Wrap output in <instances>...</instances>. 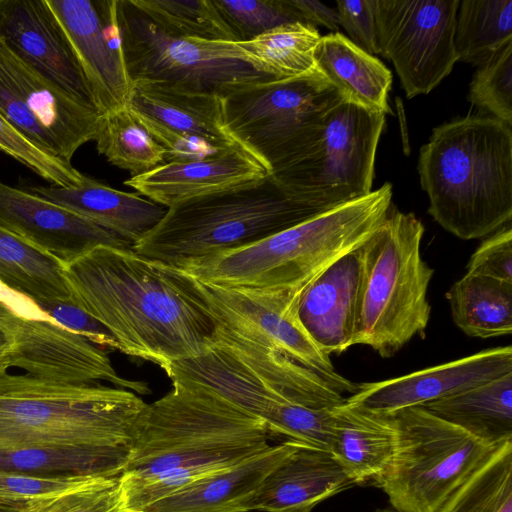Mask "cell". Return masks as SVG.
<instances>
[{"label":"cell","instance_id":"obj_34","mask_svg":"<svg viewBox=\"0 0 512 512\" xmlns=\"http://www.w3.org/2000/svg\"><path fill=\"white\" fill-rule=\"evenodd\" d=\"M94 141L99 154L112 165L128 171L131 177L165 163V149L127 106L100 115Z\"/></svg>","mask_w":512,"mask_h":512},{"label":"cell","instance_id":"obj_43","mask_svg":"<svg viewBox=\"0 0 512 512\" xmlns=\"http://www.w3.org/2000/svg\"><path fill=\"white\" fill-rule=\"evenodd\" d=\"M467 273L512 283V228L510 222L487 238L471 255Z\"/></svg>","mask_w":512,"mask_h":512},{"label":"cell","instance_id":"obj_47","mask_svg":"<svg viewBox=\"0 0 512 512\" xmlns=\"http://www.w3.org/2000/svg\"><path fill=\"white\" fill-rule=\"evenodd\" d=\"M30 501L0 499V512H29Z\"/></svg>","mask_w":512,"mask_h":512},{"label":"cell","instance_id":"obj_19","mask_svg":"<svg viewBox=\"0 0 512 512\" xmlns=\"http://www.w3.org/2000/svg\"><path fill=\"white\" fill-rule=\"evenodd\" d=\"M0 227L66 263L103 244L132 249L110 231L22 188L0 181Z\"/></svg>","mask_w":512,"mask_h":512},{"label":"cell","instance_id":"obj_48","mask_svg":"<svg viewBox=\"0 0 512 512\" xmlns=\"http://www.w3.org/2000/svg\"><path fill=\"white\" fill-rule=\"evenodd\" d=\"M11 334L0 324V351L12 344Z\"/></svg>","mask_w":512,"mask_h":512},{"label":"cell","instance_id":"obj_22","mask_svg":"<svg viewBox=\"0 0 512 512\" xmlns=\"http://www.w3.org/2000/svg\"><path fill=\"white\" fill-rule=\"evenodd\" d=\"M353 486L330 452L298 443L264 478L243 512H311Z\"/></svg>","mask_w":512,"mask_h":512},{"label":"cell","instance_id":"obj_4","mask_svg":"<svg viewBox=\"0 0 512 512\" xmlns=\"http://www.w3.org/2000/svg\"><path fill=\"white\" fill-rule=\"evenodd\" d=\"M417 168L429 214L458 238H482L511 221L512 131L505 122L467 115L437 126Z\"/></svg>","mask_w":512,"mask_h":512},{"label":"cell","instance_id":"obj_44","mask_svg":"<svg viewBox=\"0 0 512 512\" xmlns=\"http://www.w3.org/2000/svg\"><path fill=\"white\" fill-rule=\"evenodd\" d=\"M340 26L349 39L367 53L379 54L375 18V0H337Z\"/></svg>","mask_w":512,"mask_h":512},{"label":"cell","instance_id":"obj_20","mask_svg":"<svg viewBox=\"0 0 512 512\" xmlns=\"http://www.w3.org/2000/svg\"><path fill=\"white\" fill-rule=\"evenodd\" d=\"M269 175L266 167L238 143L195 160L170 161L124 184L165 208L247 186Z\"/></svg>","mask_w":512,"mask_h":512},{"label":"cell","instance_id":"obj_31","mask_svg":"<svg viewBox=\"0 0 512 512\" xmlns=\"http://www.w3.org/2000/svg\"><path fill=\"white\" fill-rule=\"evenodd\" d=\"M247 400L249 411L264 421L271 436H282L286 440L329 450L333 409L312 408L292 402L257 377L250 381Z\"/></svg>","mask_w":512,"mask_h":512},{"label":"cell","instance_id":"obj_13","mask_svg":"<svg viewBox=\"0 0 512 512\" xmlns=\"http://www.w3.org/2000/svg\"><path fill=\"white\" fill-rule=\"evenodd\" d=\"M460 0H375L379 54L390 60L407 98L428 94L458 61Z\"/></svg>","mask_w":512,"mask_h":512},{"label":"cell","instance_id":"obj_7","mask_svg":"<svg viewBox=\"0 0 512 512\" xmlns=\"http://www.w3.org/2000/svg\"><path fill=\"white\" fill-rule=\"evenodd\" d=\"M422 222L393 204L362 244V274L352 345L395 355L415 335L423 337L431 306L427 291L434 270L422 259Z\"/></svg>","mask_w":512,"mask_h":512},{"label":"cell","instance_id":"obj_37","mask_svg":"<svg viewBox=\"0 0 512 512\" xmlns=\"http://www.w3.org/2000/svg\"><path fill=\"white\" fill-rule=\"evenodd\" d=\"M0 471L40 476H121L109 461L74 450L19 448L0 450Z\"/></svg>","mask_w":512,"mask_h":512},{"label":"cell","instance_id":"obj_36","mask_svg":"<svg viewBox=\"0 0 512 512\" xmlns=\"http://www.w3.org/2000/svg\"><path fill=\"white\" fill-rule=\"evenodd\" d=\"M442 512H512V440L499 447Z\"/></svg>","mask_w":512,"mask_h":512},{"label":"cell","instance_id":"obj_39","mask_svg":"<svg viewBox=\"0 0 512 512\" xmlns=\"http://www.w3.org/2000/svg\"><path fill=\"white\" fill-rule=\"evenodd\" d=\"M0 151L34 171L52 186L75 187L84 177L70 162L48 153L1 116Z\"/></svg>","mask_w":512,"mask_h":512},{"label":"cell","instance_id":"obj_26","mask_svg":"<svg viewBox=\"0 0 512 512\" xmlns=\"http://www.w3.org/2000/svg\"><path fill=\"white\" fill-rule=\"evenodd\" d=\"M329 452L354 486L377 487L395 452L396 431L391 414L344 402L333 409Z\"/></svg>","mask_w":512,"mask_h":512},{"label":"cell","instance_id":"obj_3","mask_svg":"<svg viewBox=\"0 0 512 512\" xmlns=\"http://www.w3.org/2000/svg\"><path fill=\"white\" fill-rule=\"evenodd\" d=\"M145 405L136 393L102 383L0 372V450L83 451L123 472Z\"/></svg>","mask_w":512,"mask_h":512},{"label":"cell","instance_id":"obj_11","mask_svg":"<svg viewBox=\"0 0 512 512\" xmlns=\"http://www.w3.org/2000/svg\"><path fill=\"white\" fill-rule=\"evenodd\" d=\"M221 98L226 131L269 174L288 144L325 109L342 99L320 71L236 85Z\"/></svg>","mask_w":512,"mask_h":512},{"label":"cell","instance_id":"obj_23","mask_svg":"<svg viewBox=\"0 0 512 512\" xmlns=\"http://www.w3.org/2000/svg\"><path fill=\"white\" fill-rule=\"evenodd\" d=\"M127 107L145 128L205 143L215 150L234 145L223 123L222 98L159 82H133Z\"/></svg>","mask_w":512,"mask_h":512},{"label":"cell","instance_id":"obj_41","mask_svg":"<svg viewBox=\"0 0 512 512\" xmlns=\"http://www.w3.org/2000/svg\"><path fill=\"white\" fill-rule=\"evenodd\" d=\"M237 42L252 40L278 26L298 22L284 0H213Z\"/></svg>","mask_w":512,"mask_h":512},{"label":"cell","instance_id":"obj_33","mask_svg":"<svg viewBox=\"0 0 512 512\" xmlns=\"http://www.w3.org/2000/svg\"><path fill=\"white\" fill-rule=\"evenodd\" d=\"M512 41V0L460 1L454 44L458 61L478 66Z\"/></svg>","mask_w":512,"mask_h":512},{"label":"cell","instance_id":"obj_28","mask_svg":"<svg viewBox=\"0 0 512 512\" xmlns=\"http://www.w3.org/2000/svg\"><path fill=\"white\" fill-rule=\"evenodd\" d=\"M491 445L512 440V373L422 406Z\"/></svg>","mask_w":512,"mask_h":512},{"label":"cell","instance_id":"obj_49","mask_svg":"<svg viewBox=\"0 0 512 512\" xmlns=\"http://www.w3.org/2000/svg\"><path fill=\"white\" fill-rule=\"evenodd\" d=\"M9 347V346H8ZM7 348H5L4 350L0 351V372H5L7 371V369L4 367V364H3V356L5 354V351H6Z\"/></svg>","mask_w":512,"mask_h":512},{"label":"cell","instance_id":"obj_1","mask_svg":"<svg viewBox=\"0 0 512 512\" xmlns=\"http://www.w3.org/2000/svg\"><path fill=\"white\" fill-rule=\"evenodd\" d=\"M62 266L73 304L113 335L118 351L167 373L213 346L215 319L188 273L103 244Z\"/></svg>","mask_w":512,"mask_h":512},{"label":"cell","instance_id":"obj_12","mask_svg":"<svg viewBox=\"0 0 512 512\" xmlns=\"http://www.w3.org/2000/svg\"><path fill=\"white\" fill-rule=\"evenodd\" d=\"M197 281L219 333L257 349L278 352L317 373L342 394L357 391L358 384L335 371L330 356L302 325L298 316L301 293L235 290Z\"/></svg>","mask_w":512,"mask_h":512},{"label":"cell","instance_id":"obj_30","mask_svg":"<svg viewBox=\"0 0 512 512\" xmlns=\"http://www.w3.org/2000/svg\"><path fill=\"white\" fill-rule=\"evenodd\" d=\"M0 282L35 302L73 304L62 263L2 227Z\"/></svg>","mask_w":512,"mask_h":512},{"label":"cell","instance_id":"obj_35","mask_svg":"<svg viewBox=\"0 0 512 512\" xmlns=\"http://www.w3.org/2000/svg\"><path fill=\"white\" fill-rule=\"evenodd\" d=\"M130 3L170 35L237 42L213 0H130Z\"/></svg>","mask_w":512,"mask_h":512},{"label":"cell","instance_id":"obj_10","mask_svg":"<svg viewBox=\"0 0 512 512\" xmlns=\"http://www.w3.org/2000/svg\"><path fill=\"white\" fill-rule=\"evenodd\" d=\"M116 17L132 83L159 82L222 97L236 85L275 80L258 69L236 42L170 35L130 0H116Z\"/></svg>","mask_w":512,"mask_h":512},{"label":"cell","instance_id":"obj_15","mask_svg":"<svg viewBox=\"0 0 512 512\" xmlns=\"http://www.w3.org/2000/svg\"><path fill=\"white\" fill-rule=\"evenodd\" d=\"M0 324L13 340L3 356L7 370L19 368L30 376L53 382L105 381L139 395L151 393L148 383L121 377L105 349L55 320L20 316L0 303Z\"/></svg>","mask_w":512,"mask_h":512},{"label":"cell","instance_id":"obj_16","mask_svg":"<svg viewBox=\"0 0 512 512\" xmlns=\"http://www.w3.org/2000/svg\"><path fill=\"white\" fill-rule=\"evenodd\" d=\"M79 63L100 115L126 107L128 75L116 17V0H46Z\"/></svg>","mask_w":512,"mask_h":512},{"label":"cell","instance_id":"obj_5","mask_svg":"<svg viewBox=\"0 0 512 512\" xmlns=\"http://www.w3.org/2000/svg\"><path fill=\"white\" fill-rule=\"evenodd\" d=\"M392 184L184 272L210 285L301 293L323 270L361 246L392 206Z\"/></svg>","mask_w":512,"mask_h":512},{"label":"cell","instance_id":"obj_42","mask_svg":"<svg viewBox=\"0 0 512 512\" xmlns=\"http://www.w3.org/2000/svg\"><path fill=\"white\" fill-rule=\"evenodd\" d=\"M89 476H40L0 471V499L28 501L49 498L82 485Z\"/></svg>","mask_w":512,"mask_h":512},{"label":"cell","instance_id":"obj_14","mask_svg":"<svg viewBox=\"0 0 512 512\" xmlns=\"http://www.w3.org/2000/svg\"><path fill=\"white\" fill-rule=\"evenodd\" d=\"M0 116L48 153L71 163L94 141L100 114L13 53L0 38Z\"/></svg>","mask_w":512,"mask_h":512},{"label":"cell","instance_id":"obj_2","mask_svg":"<svg viewBox=\"0 0 512 512\" xmlns=\"http://www.w3.org/2000/svg\"><path fill=\"white\" fill-rule=\"evenodd\" d=\"M173 388L145 405L120 476L124 512H141L186 484L267 449L261 419L204 383L173 376Z\"/></svg>","mask_w":512,"mask_h":512},{"label":"cell","instance_id":"obj_24","mask_svg":"<svg viewBox=\"0 0 512 512\" xmlns=\"http://www.w3.org/2000/svg\"><path fill=\"white\" fill-rule=\"evenodd\" d=\"M46 200L67 208L134 246L164 217L167 208L137 192H124L84 174L75 187L28 186Z\"/></svg>","mask_w":512,"mask_h":512},{"label":"cell","instance_id":"obj_32","mask_svg":"<svg viewBox=\"0 0 512 512\" xmlns=\"http://www.w3.org/2000/svg\"><path fill=\"white\" fill-rule=\"evenodd\" d=\"M321 35L315 26L293 22L245 42H236L262 72L275 79L311 75L319 69L315 51Z\"/></svg>","mask_w":512,"mask_h":512},{"label":"cell","instance_id":"obj_45","mask_svg":"<svg viewBox=\"0 0 512 512\" xmlns=\"http://www.w3.org/2000/svg\"><path fill=\"white\" fill-rule=\"evenodd\" d=\"M42 311L67 329L75 331L103 349L119 350L113 335L96 319L70 303L36 302Z\"/></svg>","mask_w":512,"mask_h":512},{"label":"cell","instance_id":"obj_21","mask_svg":"<svg viewBox=\"0 0 512 512\" xmlns=\"http://www.w3.org/2000/svg\"><path fill=\"white\" fill-rule=\"evenodd\" d=\"M361 246L323 270L299 299L298 316L302 325L329 356L339 355L353 346L362 274Z\"/></svg>","mask_w":512,"mask_h":512},{"label":"cell","instance_id":"obj_8","mask_svg":"<svg viewBox=\"0 0 512 512\" xmlns=\"http://www.w3.org/2000/svg\"><path fill=\"white\" fill-rule=\"evenodd\" d=\"M386 115L338 100L279 155L270 176L290 195L322 211L372 190Z\"/></svg>","mask_w":512,"mask_h":512},{"label":"cell","instance_id":"obj_38","mask_svg":"<svg viewBox=\"0 0 512 512\" xmlns=\"http://www.w3.org/2000/svg\"><path fill=\"white\" fill-rule=\"evenodd\" d=\"M467 99L512 126V41L477 66Z\"/></svg>","mask_w":512,"mask_h":512},{"label":"cell","instance_id":"obj_29","mask_svg":"<svg viewBox=\"0 0 512 512\" xmlns=\"http://www.w3.org/2000/svg\"><path fill=\"white\" fill-rule=\"evenodd\" d=\"M454 323L466 335L491 338L512 332V283L466 273L446 294Z\"/></svg>","mask_w":512,"mask_h":512},{"label":"cell","instance_id":"obj_27","mask_svg":"<svg viewBox=\"0 0 512 512\" xmlns=\"http://www.w3.org/2000/svg\"><path fill=\"white\" fill-rule=\"evenodd\" d=\"M315 61L344 101L374 113L392 114L388 104L391 71L348 37L339 32L321 36Z\"/></svg>","mask_w":512,"mask_h":512},{"label":"cell","instance_id":"obj_9","mask_svg":"<svg viewBox=\"0 0 512 512\" xmlns=\"http://www.w3.org/2000/svg\"><path fill=\"white\" fill-rule=\"evenodd\" d=\"M391 416L395 452L377 488L398 512H442L505 443L488 444L420 406Z\"/></svg>","mask_w":512,"mask_h":512},{"label":"cell","instance_id":"obj_40","mask_svg":"<svg viewBox=\"0 0 512 512\" xmlns=\"http://www.w3.org/2000/svg\"><path fill=\"white\" fill-rule=\"evenodd\" d=\"M29 512H124L120 476L94 477L59 495L33 499Z\"/></svg>","mask_w":512,"mask_h":512},{"label":"cell","instance_id":"obj_50","mask_svg":"<svg viewBox=\"0 0 512 512\" xmlns=\"http://www.w3.org/2000/svg\"><path fill=\"white\" fill-rule=\"evenodd\" d=\"M373 512H398V511H396L395 509H393V508L391 507V508H380V509H376V510H374Z\"/></svg>","mask_w":512,"mask_h":512},{"label":"cell","instance_id":"obj_17","mask_svg":"<svg viewBox=\"0 0 512 512\" xmlns=\"http://www.w3.org/2000/svg\"><path fill=\"white\" fill-rule=\"evenodd\" d=\"M512 373V347L486 349L451 362L404 376L358 384L345 402L391 414L422 406Z\"/></svg>","mask_w":512,"mask_h":512},{"label":"cell","instance_id":"obj_25","mask_svg":"<svg viewBox=\"0 0 512 512\" xmlns=\"http://www.w3.org/2000/svg\"><path fill=\"white\" fill-rule=\"evenodd\" d=\"M285 440L228 468L198 478L141 512H243L264 478L297 446Z\"/></svg>","mask_w":512,"mask_h":512},{"label":"cell","instance_id":"obj_46","mask_svg":"<svg viewBox=\"0 0 512 512\" xmlns=\"http://www.w3.org/2000/svg\"><path fill=\"white\" fill-rule=\"evenodd\" d=\"M284 3L298 22L315 27L321 25L332 33L339 31L340 22L336 9L316 0H284Z\"/></svg>","mask_w":512,"mask_h":512},{"label":"cell","instance_id":"obj_6","mask_svg":"<svg viewBox=\"0 0 512 512\" xmlns=\"http://www.w3.org/2000/svg\"><path fill=\"white\" fill-rule=\"evenodd\" d=\"M322 212L290 195L268 175L247 186L168 208L132 249L143 257L186 271Z\"/></svg>","mask_w":512,"mask_h":512},{"label":"cell","instance_id":"obj_18","mask_svg":"<svg viewBox=\"0 0 512 512\" xmlns=\"http://www.w3.org/2000/svg\"><path fill=\"white\" fill-rule=\"evenodd\" d=\"M0 38L47 80L94 107L75 54L46 0H0Z\"/></svg>","mask_w":512,"mask_h":512}]
</instances>
